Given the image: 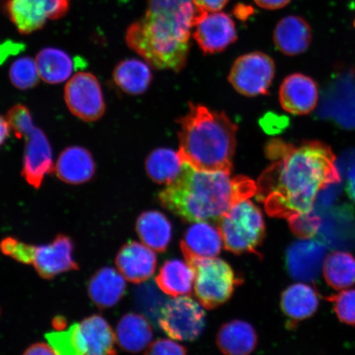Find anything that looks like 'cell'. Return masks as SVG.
<instances>
[{"instance_id": "30bf717a", "label": "cell", "mask_w": 355, "mask_h": 355, "mask_svg": "<svg viewBox=\"0 0 355 355\" xmlns=\"http://www.w3.org/2000/svg\"><path fill=\"white\" fill-rule=\"evenodd\" d=\"M70 0H8V15L21 34L28 35L41 30L48 20L64 17Z\"/></svg>"}, {"instance_id": "ee69618b", "label": "cell", "mask_w": 355, "mask_h": 355, "mask_svg": "<svg viewBox=\"0 0 355 355\" xmlns=\"http://www.w3.org/2000/svg\"><path fill=\"white\" fill-rule=\"evenodd\" d=\"M346 190H347L349 198L355 202V166L348 172Z\"/></svg>"}, {"instance_id": "4dcf8cb0", "label": "cell", "mask_w": 355, "mask_h": 355, "mask_svg": "<svg viewBox=\"0 0 355 355\" xmlns=\"http://www.w3.org/2000/svg\"><path fill=\"white\" fill-rule=\"evenodd\" d=\"M46 339L55 355H85L78 323L65 331L46 333Z\"/></svg>"}, {"instance_id": "6da1fadb", "label": "cell", "mask_w": 355, "mask_h": 355, "mask_svg": "<svg viewBox=\"0 0 355 355\" xmlns=\"http://www.w3.org/2000/svg\"><path fill=\"white\" fill-rule=\"evenodd\" d=\"M266 153L273 162L257 182V197L268 215L279 218L308 214L322 190L340 183L336 157L319 141L299 146L274 139Z\"/></svg>"}, {"instance_id": "ab89813d", "label": "cell", "mask_w": 355, "mask_h": 355, "mask_svg": "<svg viewBox=\"0 0 355 355\" xmlns=\"http://www.w3.org/2000/svg\"><path fill=\"white\" fill-rule=\"evenodd\" d=\"M22 355H55L50 345L44 343H35L25 350Z\"/></svg>"}, {"instance_id": "e575fe53", "label": "cell", "mask_w": 355, "mask_h": 355, "mask_svg": "<svg viewBox=\"0 0 355 355\" xmlns=\"http://www.w3.org/2000/svg\"><path fill=\"white\" fill-rule=\"evenodd\" d=\"M290 227L297 236L302 239H311L318 234L322 220L314 211L308 214L292 217L288 220Z\"/></svg>"}, {"instance_id": "9a60e30c", "label": "cell", "mask_w": 355, "mask_h": 355, "mask_svg": "<svg viewBox=\"0 0 355 355\" xmlns=\"http://www.w3.org/2000/svg\"><path fill=\"white\" fill-rule=\"evenodd\" d=\"M115 263L127 281L139 284L153 276L157 259L152 248L139 242L130 241L119 250Z\"/></svg>"}, {"instance_id": "277c9868", "label": "cell", "mask_w": 355, "mask_h": 355, "mask_svg": "<svg viewBox=\"0 0 355 355\" xmlns=\"http://www.w3.org/2000/svg\"><path fill=\"white\" fill-rule=\"evenodd\" d=\"M179 122L182 162L198 171L232 174L238 128L227 115L191 103Z\"/></svg>"}, {"instance_id": "d6986e66", "label": "cell", "mask_w": 355, "mask_h": 355, "mask_svg": "<svg viewBox=\"0 0 355 355\" xmlns=\"http://www.w3.org/2000/svg\"><path fill=\"white\" fill-rule=\"evenodd\" d=\"M125 278L118 270L101 268L93 275L87 285V293L92 303L101 309L114 307L125 295Z\"/></svg>"}, {"instance_id": "f35d334b", "label": "cell", "mask_w": 355, "mask_h": 355, "mask_svg": "<svg viewBox=\"0 0 355 355\" xmlns=\"http://www.w3.org/2000/svg\"><path fill=\"white\" fill-rule=\"evenodd\" d=\"M285 121V119L278 117L277 115L268 114L263 119V127L268 132H277L279 130H282L284 126L286 125V123H284Z\"/></svg>"}, {"instance_id": "484cf974", "label": "cell", "mask_w": 355, "mask_h": 355, "mask_svg": "<svg viewBox=\"0 0 355 355\" xmlns=\"http://www.w3.org/2000/svg\"><path fill=\"white\" fill-rule=\"evenodd\" d=\"M136 230L145 245L157 252H165L171 241L172 225L162 212L141 213L137 220Z\"/></svg>"}, {"instance_id": "52a82bcc", "label": "cell", "mask_w": 355, "mask_h": 355, "mask_svg": "<svg viewBox=\"0 0 355 355\" xmlns=\"http://www.w3.org/2000/svg\"><path fill=\"white\" fill-rule=\"evenodd\" d=\"M201 305L190 297H175L164 304L158 318L159 325L171 339L196 340L206 324L205 312Z\"/></svg>"}, {"instance_id": "f546056e", "label": "cell", "mask_w": 355, "mask_h": 355, "mask_svg": "<svg viewBox=\"0 0 355 355\" xmlns=\"http://www.w3.org/2000/svg\"><path fill=\"white\" fill-rule=\"evenodd\" d=\"M323 276L336 290L352 286L355 283V257L349 252H332L324 261Z\"/></svg>"}, {"instance_id": "7c38bea8", "label": "cell", "mask_w": 355, "mask_h": 355, "mask_svg": "<svg viewBox=\"0 0 355 355\" xmlns=\"http://www.w3.org/2000/svg\"><path fill=\"white\" fill-rule=\"evenodd\" d=\"M325 243L316 239H303L292 243L286 252V266L297 281H316L326 259Z\"/></svg>"}, {"instance_id": "7a4b0ae2", "label": "cell", "mask_w": 355, "mask_h": 355, "mask_svg": "<svg viewBox=\"0 0 355 355\" xmlns=\"http://www.w3.org/2000/svg\"><path fill=\"white\" fill-rule=\"evenodd\" d=\"M145 15L127 29L128 46L157 69L179 73L187 63L191 29L207 12L193 0H148Z\"/></svg>"}, {"instance_id": "5bb4252c", "label": "cell", "mask_w": 355, "mask_h": 355, "mask_svg": "<svg viewBox=\"0 0 355 355\" xmlns=\"http://www.w3.org/2000/svg\"><path fill=\"white\" fill-rule=\"evenodd\" d=\"M195 28L193 38L206 55L224 51L237 41L234 22L224 12L207 13Z\"/></svg>"}, {"instance_id": "1f68e13d", "label": "cell", "mask_w": 355, "mask_h": 355, "mask_svg": "<svg viewBox=\"0 0 355 355\" xmlns=\"http://www.w3.org/2000/svg\"><path fill=\"white\" fill-rule=\"evenodd\" d=\"M8 76L13 87L22 91L37 87L40 81L37 64L31 57H21L13 62Z\"/></svg>"}, {"instance_id": "44dd1931", "label": "cell", "mask_w": 355, "mask_h": 355, "mask_svg": "<svg viewBox=\"0 0 355 355\" xmlns=\"http://www.w3.org/2000/svg\"><path fill=\"white\" fill-rule=\"evenodd\" d=\"M79 332L85 355H116V335L100 315L84 318L79 324Z\"/></svg>"}, {"instance_id": "ba28073f", "label": "cell", "mask_w": 355, "mask_h": 355, "mask_svg": "<svg viewBox=\"0 0 355 355\" xmlns=\"http://www.w3.org/2000/svg\"><path fill=\"white\" fill-rule=\"evenodd\" d=\"M272 58L261 52L243 55L235 60L229 81L239 93L248 97L268 92L275 75Z\"/></svg>"}, {"instance_id": "74e56055", "label": "cell", "mask_w": 355, "mask_h": 355, "mask_svg": "<svg viewBox=\"0 0 355 355\" xmlns=\"http://www.w3.org/2000/svg\"><path fill=\"white\" fill-rule=\"evenodd\" d=\"M195 6L206 12H216L223 8L230 0H193Z\"/></svg>"}, {"instance_id": "9c48e42d", "label": "cell", "mask_w": 355, "mask_h": 355, "mask_svg": "<svg viewBox=\"0 0 355 355\" xmlns=\"http://www.w3.org/2000/svg\"><path fill=\"white\" fill-rule=\"evenodd\" d=\"M64 101L74 116L85 122H95L103 117L105 102L103 91L94 74L79 72L66 83Z\"/></svg>"}, {"instance_id": "e0dca14e", "label": "cell", "mask_w": 355, "mask_h": 355, "mask_svg": "<svg viewBox=\"0 0 355 355\" xmlns=\"http://www.w3.org/2000/svg\"><path fill=\"white\" fill-rule=\"evenodd\" d=\"M219 229L207 221L195 222L185 232L181 250L188 263L198 259H213L220 254L222 248Z\"/></svg>"}, {"instance_id": "4316f807", "label": "cell", "mask_w": 355, "mask_h": 355, "mask_svg": "<svg viewBox=\"0 0 355 355\" xmlns=\"http://www.w3.org/2000/svg\"><path fill=\"white\" fill-rule=\"evenodd\" d=\"M113 79L116 86L128 95L143 94L148 90L153 80L148 64L136 59H128L115 67Z\"/></svg>"}, {"instance_id": "d6a6232c", "label": "cell", "mask_w": 355, "mask_h": 355, "mask_svg": "<svg viewBox=\"0 0 355 355\" xmlns=\"http://www.w3.org/2000/svg\"><path fill=\"white\" fill-rule=\"evenodd\" d=\"M6 119L17 139H24L35 127L31 111L26 105L17 104L8 111Z\"/></svg>"}, {"instance_id": "bcb514c9", "label": "cell", "mask_w": 355, "mask_h": 355, "mask_svg": "<svg viewBox=\"0 0 355 355\" xmlns=\"http://www.w3.org/2000/svg\"><path fill=\"white\" fill-rule=\"evenodd\" d=\"M354 28H355V20H354Z\"/></svg>"}, {"instance_id": "8d00e7d4", "label": "cell", "mask_w": 355, "mask_h": 355, "mask_svg": "<svg viewBox=\"0 0 355 355\" xmlns=\"http://www.w3.org/2000/svg\"><path fill=\"white\" fill-rule=\"evenodd\" d=\"M144 355H187V352L175 341L159 339L148 346Z\"/></svg>"}, {"instance_id": "f1b7e54d", "label": "cell", "mask_w": 355, "mask_h": 355, "mask_svg": "<svg viewBox=\"0 0 355 355\" xmlns=\"http://www.w3.org/2000/svg\"><path fill=\"white\" fill-rule=\"evenodd\" d=\"M184 162L179 153L168 148H158L146 159V174L155 183L170 184L180 174Z\"/></svg>"}, {"instance_id": "5b68a950", "label": "cell", "mask_w": 355, "mask_h": 355, "mask_svg": "<svg viewBox=\"0 0 355 355\" xmlns=\"http://www.w3.org/2000/svg\"><path fill=\"white\" fill-rule=\"evenodd\" d=\"M226 250L234 254L256 252L265 237V221L261 210L248 199L242 200L218 220Z\"/></svg>"}, {"instance_id": "d590c367", "label": "cell", "mask_w": 355, "mask_h": 355, "mask_svg": "<svg viewBox=\"0 0 355 355\" xmlns=\"http://www.w3.org/2000/svg\"><path fill=\"white\" fill-rule=\"evenodd\" d=\"M35 246L17 241L12 237L3 239L0 242V250L4 255L24 264H32Z\"/></svg>"}, {"instance_id": "4fadbf2b", "label": "cell", "mask_w": 355, "mask_h": 355, "mask_svg": "<svg viewBox=\"0 0 355 355\" xmlns=\"http://www.w3.org/2000/svg\"><path fill=\"white\" fill-rule=\"evenodd\" d=\"M74 244L67 235H57L46 245L35 246L32 265L40 277L50 279L58 275L78 270L73 257Z\"/></svg>"}, {"instance_id": "603a6c76", "label": "cell", "mask_w": 355, "mask_h": 355, "mask_svg": "<svg viewBox=\"0 0 355 355\" xmlns=\"http://www.w3.org/2000/svg\"><path fill=\"white\" fill-rule=\"evenodd\" d=\"M216 343L225 355H250L256 348L257 336L251 324L234 320L220 327Z\"/></svg>"}, {"instance_id": "83f0119b", "label": "cell", "mask_w": 355, "mask_h": 355, "mask_svg": "<svg viewBox=\"0 0 355 355\" xmlns=\"http://www.w3.org/2000/svg\"><path fill=\"white\" fill-rule=\"evenodd\" d=\"M40 78L48 84H59L72 75L74 64L68 53L57 48H44L35 57Z\"/></svg>"}, {"instance_id": "8fae6325", "label": "cell", "mask_w": 355, "mask_h": 355, "mask_svg": "<svg viewBox=\"0 0 355 355\" xmlns=\"http://www.w3.org/2000/svg\"><path fill=\"white\" fill-rule=\"evenodd\" d=\"M24 139L25 148L21 175L26 183L39 189L44 177L55 170L51 146L46 135L37 127Z\"/></svg>"}, {"instance_id": "60d3db41", "label": "cell", "mask_w": 355, "mask_h": 355, "mask_svg": "<svg viewBox=\"0 0 355 355\" xmlns=\"http://www.w3.org/2000/svg\"><path fill=\"white\" fill-rule=\"evenodd\" d=\"M254 2L266 10H275L286 7L291 0H254Z\"/></svg>"}, {"instance_id": "7402d4cb", "label": "cell", "mask_w": 355, "mask_h": 355, "mask_svg": "<svg viewBox=\"0 0 355 355\" xmlns=\"http://www.w3.org/2000/svg\"><path fill=\"white\" fill-rule=\"evenodd\" d=\"M318 305V291L307 284H294L282 293V310L291 322H299L313 316Z\"/></svg>"}, {"instance_id": "8992f818", "label": "cell", "mask_w": 355, "mask_h": 355, "mask_svg": "<svg viewBox=\"0 0 355 355\" xmlns=\"http://www.w3.org/2000/svg\"><path fill=\"white\" fill-rule=\"evenodd\" d=\"M195 270V295L202 307L212 309L227 302L241 281L224 260L198 259L189 263Z\"/></svg>"}, {"instance_id": "cb8c5ba5", "label": "cell", "mask_w": 355, "mask_h": 355, "mask_svg": "<svg viewBox=\"0 0 355 355\" xmlns=\"http://www.w3.org/2000/svg\"><path fill=\"white\" fill-rule=\"evenodd\" d=\"M195 270L188 261L173 259L166 261L155 277L159 290L166 295L179 297L192 293Z\"/></svg>"}, {"instance_id": "ac0fdd59", "label": "cell", "mask_w": 355, "mask_h": 355, "mask_svg": "<svg viewBox=\"0 0 355 355\" xmlns=\"http://www.w3.org/2000/svg\"><path fill=\"white\" fill-rule=\"evenodd\" d=\"M96 171L92 153L79 146L65 148L58 158L54 170L61 181L73 185L87 183L94 177Z\"/></svg>"}, {"instance_id": "d4e9b609", "label": "cell", "mask_w": 355, "mask_h": 355, "mask_svg": "<svg viewBox=\"0 0 355 355\" xmlns=\"http://www.w3.org/2000/svg\"><path fill=\"white\" fill-rule=\"evenodd\" d=\"M153 331L148 319L128 313L119 320L116 329L118 344L125 352L139 353L152 343Z\"/></svg>"}, {"instance_id": "b9f144b4", "label": "cell", "mask_w": 355, "mask_h": 355, "mask_svg": "<svg viewBox=\"0 0 355 355\" xmlns=\"http://www.w3.org/2000/svg\"><path fill=\"white\" fill-rule=\"evenodd\" d=\"M21 44L15 42H4L0 46V64L10 55H12L15 51L21 50Z\"/></svg>"}, {"instance_id": "7bdbcfd3", "label": "cell", "mask_w": 355, "mask_h": 355, "mask_svg": "<svg viewBox=\"0 0 355 355\" xmlns=\"http://www.w3.org/2000/svg\"><path fill=\"white\" fill-rule=\"evenodd\" d=\"M11 128L6 118L0 115V146H1L10 137Z\"/></svg>"}, {"instance_id": "2e32d148", "label": "cell", "mask_w": 355, "mask_h": 355, "mask_svg": "<svg viewBox=\"0 0 355 355\" xmlns=\"http://www.w3.org/2000/svg\"><path fill=\"white\" fill-rule=\"evenodd\" d=\"M318 87L313 78L301 73L288 76L279 88V102L287 112L308 114L316 107Z\"/></svg>"}, {"instance_id": "ffe728a7", "label": "cell", "mask_w": 355, "mask_h": 355, "mask_svg": "<svg viewBox=\"0 0 355 355\" xmlns=\"http://www.w3.org/2000/svg\"><path fill=\"white\" fill-rule=\"evenodd\" d=\"M273 39L278 51L286 55H297L308 50L312 42V30L299 16H288L279 21Z\"/></svg>"}, {"instance_id": "3957f363", "label": "cell", "mask_w": 355, "mask_h": 355, "mask_svg": "<svg viewBox=\"0 0 355 355\" xmlns=\"http://www.w3.org/2000/svg\"><path fill=\"white\" fill-rule=\"evenodd\" d=\"M257 193L250 178L202 171L184 162L179 176L159 194L162 205L189 222L219 220L235 203Z\"/></svg>"}, {"instance_id": "836d02e7", "label": "cell", "mask_w": 355, "mask_h": 355, "mask_svg": "<svg viewBox=\"0 0 355 355\" xmlns=\"http://www.w3.org/2000/svg\"><path fill=\"white\" fill-rule=\"evenodd\" d=\"M327 300L333 304L336 316L341 322L355 325V288L331 295Z\"/></svg>"}, {"instance_id": "f6af8a7d", "label": "cell", "mask_w": 355, "mask_h": 355, "mask_svg": "<svg viewBox=\"0 0 355 355\" xmlns=\"http://www.w3.org/2000/svg\"><path fill=\"white\" fill-rule=\"evenodd\" d=\"M65 325V320L64 318H55L54 322H53V326H54L55 327V329L57 330L64 329Z\"/></svg>"}]
</instances>
